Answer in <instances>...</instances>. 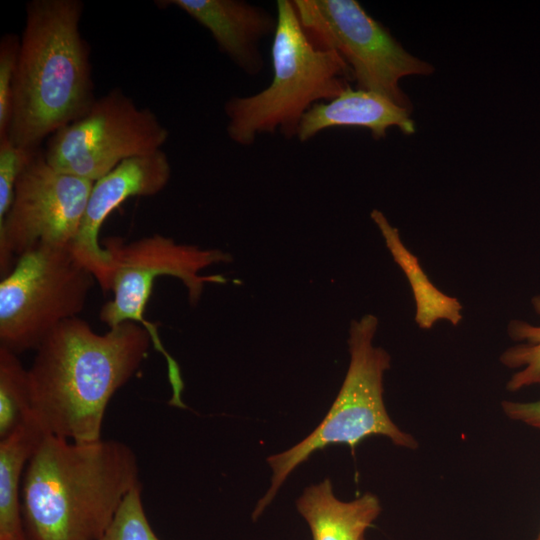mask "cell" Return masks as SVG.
<instances>
[{
	"label": "cell",
	"mask_w": 540,
	"mask_h": 540,
	"mask_svg": "<svg viewBox=\"0 0 540 540\" xmlns=\"http://www.w3.org/2000/svg\"><path fill=\"white\" fill-rule=\"evenodd\" d=\"M152 339L127 321L103 334L78 317L37 347L28 369L31 413L46 435L88 443L100 439L113 395L138 371Z\"/></svg>",
	"instance_id": "1"
},
{
	"label": "cell",
	"mask_w": 540,
	"mask_h": 540,
	"mask_svg": "<svg viewBox=\"0 0 540 540\" xmlns=\"http://www.w3.org/2000/svg\"><path fill=\"white\" fill-rule=\"evenodd\" d=\"M133 449L115 439L80 443L45 435L22 481L27 540H99L140 484Z\"/></svg>",
	"instance_id": "2"
},
{
	"label": "cell",
	"mask_w": 540,
	"mask_h": 540,
	"mask_svg": "<svg viewBox=\"0 0 540 540\" xmlns=\"http://www.w3.org/2000/svg\"><path fill=\"white\" fill-rule=\"evenodd\" d=\"M83 7L80 0L25 6L6 134L17 147L39 150L97 99L90 47L80 31Z\"/></svg>",
	"instance_id": "3"
},
{
	"label": "cell",
	"mask_w": 540,
	"mask_h": 540,
	"mask_svg": "<svg viewBox=\"0 0 540 540\" xmlns=\"http://www.w3.org/2000/svg\"><path fill=\"white\" fill-rule=\"evenodd\" d=\"M273 35L270 84L248 96L226 100V133L241 146L254 144L262 134L296 138L309 109L350 87L352 72L335 51L314 46L303 30L292 0H278Z\"/></svg>",
	"instance_id": "4"
},
{
	"label": "cell",
	"mask_w": 540,
	"mask_h": 540,
	"mask_svg": "<svg viewBox=\"0 0 540 540\" xmlns=\"http://www.w3.org/2000/svg\"><path fill=\"white\" fill-rule=\"evenodd\" d=\"M377 328L378 319L372 314L352 320L348 338L350 362L339 393L324 419L307 437L267 458L273 474L270 487L253 511L254 520L271 503L287 477L314 452L330 444L343 443L354 449L365 438L381 435L399 447H418L416 439L403 432L387 413L383 378L391 357L373 344Z\"/></svg>",
	"instance_id": "5"
},
{
	"label": "cell",
	"mask_w": 540,
	"mask_h": 540,
	"mask_svg": "<svg viewBox=\"0 0 540 540\" xmlns=\"http://www.w3.org/2000/svg\"><path fill=\"white\" fill-rule=\"evenodd\" d=\"M111 257V287L113 297L99 313V319L109 328L131 321L142 325L152 339L153 348L164 357L172 389L169 405L186 408L182 400L184 382L178 363L164 347L157 325L144 317L156 278L176 277L188 292L191 305H196L205 283L224 284L222 275L203 276L200 271L218 263L231 262L229 253L220 249H201L179 244L172 238L153 234L126 243L120 238H108L103 246Z\"/></svg>",
	"instance_id": "6"
},
{
	"label": "cell",
	"mask_w": 540,
	"mask_h": 540,
	"mask_svg": "<svg viewBox=\"0 0 540 540\" xmlns=\"http://www.w3.org/2000/svg\"><path fill=\"white\" fill-rule=\"evenodd\" d=\"M96 279L70 246L40 245L21 255L0 282V345L36 350L84 309Z\"/></svg>",
	"instance_id": "7"
},
{
	"label": "cell",
	"mask_w": 540,
	"mask_h": 540,
	"mask_svg": "<svg viewBox=\"0 0 540 540\" xmlns=\"http://www.w3.org/2000/svg\"><path fill=\"white\" fill-rule=\"evenodd\" d=\"M307 37L321 50L337 52L357 88L383 95L411 111L400 80L429 75L434 68L398 42L355 0H292Z\"/></svg>",
	"instance_id": "8"
},
{
	"label": "cell",
	"mask_w": 540,
	"mask_h": 540,
	"mask_svg": "<svg viewBox=\"0 0 540 540\" xmlns=\"http://www.w3.org/2000/svg\"><path fill=\"white\" fill-rule=\"evenodd\" d=\"M168 137L169 130L150 108L138 107L114 88L52 134L43 154L54 169L94 183L124 160L162 149Z\"/></svg>",
	"instance_id": "9"
},
{
	"label": "cell",
	"mask_w": 540,
	"mask_h": 540,
	"mask_svg": "<svg viewBox=\"0 0 540 540\" xmlns=\"http://www.w3.org/2000/svg\"><path fill=\"white\" fill-rule=\"evenodd\" d=\"M93 182L54 169L38 150L17 179L10 209L0 221V276L40 245L70 246Z\"/></svg>",
	"instance_id": "10"
},
{
	"label": "cell",
	"mask_w": 540,
	"mask_h": 540,
	"mask_svg": "<svg viewBox=\"0 0 540 540\" xmlns=\"http://www.w3.org/2000/svg\"><path fill=\"white\" fill-rule=\"evenodd\" d=\"M171 178V165L162 150L129 158L93 183L79 232L71 245L79 261L103 291L111 287V257L98 240L106 218L128 198L153 196Z\"/></svg>",
	"instance_id": "11"
},
{
	"label": "cell",
	"mask_w": 540,
	"mask_h": 540,
	"mask_svg": "<svg viewBox=\"0 0 540 540\" xmlns=\"http://www.w3.org/2000/svg\"><path fill=\"white\" fill-rule=\"evenodd\" d=\"M209 31L221 53L249 76L264 69L261 42L273 36L277 17L265 8L243 0H162Z\"/></svg>",
	"instance_id": "12"
},
{
	"label": "cell",
	"mask_w": 540,
	"mask_h": 540,
	"mask_svg": "<svg viewBox=\"0 0 540 540\" xmlns=\"http://www.w3.org/2000/svg\"><path fill=\"white\" fill-rule=\"evenodd\" d=\"M410 112L383 95L350 86L337 97L313 105L303 116L296 138L307 142L334 127L366 128L376 140L384 138L391 127L411 135L416 127Z\"/></svg>",
	"instance_id": "13"
},
{
	"label": "cell",
	"mask_w": 540,
	"mask_h": 540,
	"mask_svg": "<svg viewBox=\"0 0 540 540\" xmlns=\"http://www.w3.org/2000/svg\"><path fill=\"white\" fill-rule=\"evenodd\" d=\"M296 507L313 540H362L381 512L378 497L369 492L352 501L339 500L329 478L306 487Z\"/></svg>",
	"instance_id": "14"
},
{
	"label": "cell",
	"mask_w": 540,
	"mask_h": 540,
	"mask_svg": "<svg viewBox=\"0 0 540 540\" xmlns=\"http://www.w3.org/2000/svg\"><path fill=\"white\" fill-rule=\"evenodd\" d=\"M46 434L31 415L0 439V540H27L21 511L26 466Z\"/></svg>",
	"instance_id": "15"
},
{
	"label": "cell",
	"mask_w": 540,
	"mask_h": 540,
	"mask_svg": "<svg viewBox=\"0 0 540 540\" xmlns=\"http://www.w3.org/2000/svg\"><path fill=\"white\" fill-rule=\"evenodd\" d=\"M394 261L405 274L414 297L415 322L421 329H431L438 321L456 326L462 319L463 306L455 297L440 291L428 278L418 258L404 245L399 230L379 210L370 214Z\"/></svg>",
	"instance_id": "16"
},
{
	"label": "cell",
	"mask_w": 540,
	"mask_h": 540,
	"mask_svg": "<svg viewBox=\"0 0 540 540\" xmlns=\"http://www.w3.org/2000/svg\"><path fill=\"white\" fill-rule=\"evenodd\" d=\"M531 304L540 318V294L532 298ZM508 335L516 344L501 354L500 362L517 371L507 382V390L515 392L540 384V322L514 319L508 325Z\"/></svg>",
	"instance_id": "17"
},
{
	"label": "cell",
	"mask_w": 540,
	"mask_h": 540,
	"mask_svg": "<svg viewBox=\"0 0 540 540\" xmlns=\"http://www.w3.org/2000/svg\"><path fill=\"white\" fill-rule=\"evenodd\" d=\"M17 355L0 345V439L31 415L29 373Z\"/></svg>",
	"instance_id": "18"
},
{
	"label": "cell",
	"mask_w": 540,
	"mask_h": 540,
	"mask_svg": "<svg viewBox=\"0 0 540 540\" xmlns=\"http://www.w3.org/2000/svg\"><path fill=\"white\" fill-rule=\"evenodd\" d=\"M99 540H160L145 513L141 483L126 494Z\"/></svg>",
	"instance_id": "19"
},
{
	"label": "cell",
	"mask_w": 540,
	"mask_h": 540,
	"mask_svg": "<svg viewBox=\"0 0 540 540\" xmlns=\"http://www.w3.org/2000/svg\"><path fill=\"white\" fill-rule=\"evenodd\" d=\"M37 151L15 146L7 135L0 137V221L10 209L18 177Z\"/></svg>",
	"instance_id": "20"
},
{
	"label": "cell",
	"mask_w": 540,
	"mask_h": 540,
	"mask_svg": "<svg viewBox=\"0 0 540 540\" xmlns=\"http://www.w3.org/2000/svg\"><path fill=\"white\" fill-rule=\"evenodd\" d=\"M20 37L5 34L0 40V137L7 134L12 87L17 67Z\"/></svg>",
	"instance_id": "21"
},
{
	"label": "cell",
	"mask_w": 540,
	"mask_h": 540,
	"mask_svg": "<svg viewBox=\"0 0 540 540\" xmlns=\"http://www.w3.org/2000/svg\"><path fill=\"white\" fill-rule=\"evenodd\" d=\"M501 405L503 412L511 420L540 429V399L530 402L505 400Z\"/></svg>",
	"instance_id": "22"
},
{
	"label": "cell",
	"mask_w": 540,
	"mask_h": 540,
	"mask_svg": "<svg viewBox=\"0 0 540 540\" xmlns=\"http://www.w3.org/2000/svg\"><path fill=\"white\" fill-rule=\"evenodd\" d=\"M535 540H540V532Z\"/></svg>",
	"instance_id": "23"
},
{
	"label": "cell",
	"mask_w": 540,
	"mask_h": 540,
	"mask_svg": "<svg viewBox=\"0 0 540 540\" xmlns=\"http://www.w3.org/2000/svg\"><path fill=\"white\" fill-rule=\"evenodd\" d=\"M362 540H365V538H363Z\"/></svg>",
	"instance_id": "24"
}]
</instances>
